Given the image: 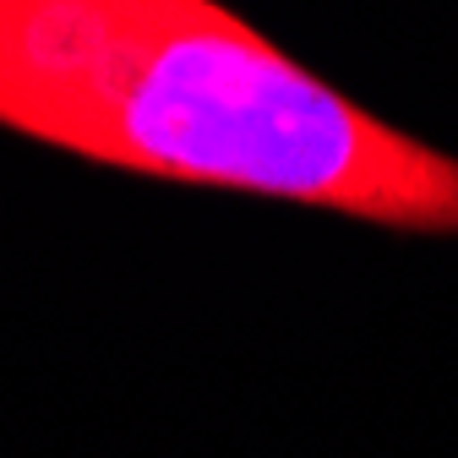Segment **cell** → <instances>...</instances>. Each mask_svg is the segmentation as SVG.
Segmentation results:
<instances>
[{
  "mask_svg": "<svg viewBox=\"0 0 458 458\" xmlns=\"http://www.w3.org/2000/svg\"><path fill=\"white\" fill-rule=\"evenodd\" d=\"M0 137L148 186L458 241V153L218 0H0Z\"/></svg>",
  "mask_w": 458,
  "mask_h": 458,
  "instance_id": "obj_1",
  "label": "cell"
}]
</instances>
